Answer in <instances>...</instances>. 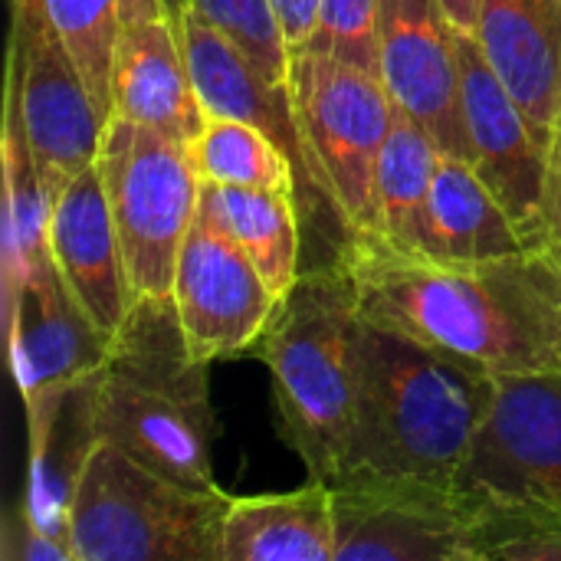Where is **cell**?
<instances>
[{
  "label": "cell",
  "instance_id": "cell-1",
  "mask_svg": "<svg viewBox=\"0 0 561 561\" xmlns=\"http://www.w3.org/2000/svg\"><path fill=\"white\" fill-rule=\"evenodd\" d=\"M365 319L493 375L561 368V256L526 250L444 263L378 237L345 247Z\"/></svg>",
  "mask_w": 561,
  "mask_h": 561
},
{
  "label": "cell",
  "instance_id": "cell-2",
  "mask_svg": "<svg viewBox=\"0 0 561 561\" xmlns=\"http://www.w3.org/2000/svg\"><path fill=\"white\" fill-rule=\"evenodd\" d=\"M493 391V371L362 312L355 431L342 470L457 483Z\"/></svg>",
  "mask_w": 561,
  "mask_h": 561
},
{
  "label": "cell",
  "instance_id": "cell-3",
  "mask_svg": "<svg viewBox=\"0 0 561 561\" xmlns=\"http://www.w3.org/2000/svg\"><path fill=\"white\" fill-rule=\"evenodd\" d=\"M99 440L154 473L217 490L210 365L184 342L171 299H138L95 378Z\"/></svg>",
  "mask_w": 561,
  "mask_h": 561
},
{
  "label": "cell",
  "instance_id": "cell-4",
  "mask_svg": "<svg viewBox=\"0 0 561 561\" xmlns=\"http://www.w3.org/2000/svg\"><path fill=\"white\" fill-rule=\"evenodd\" d=\"M362 299L345 263L302 270L276 322L253 348L273 375L283 444L309 480L332 483L348 457L358 391Z\"/></svg>",
  "mask_w": 561,
  "mask_h": 561
},
{
  "label": "cell",
  "instance_id": "cell-5",
  "mask_svg": "<svg viewBox=\"0 0 561 561\" xmlns=\"http://www.w3.org/2000/svg\"><path fill=\"white\" fill-rule=\"evenodd\" d=\"M230 493L148 470L99 440L69 506L76 561H220Z\"/></svg>",
  "mask_w": 561,
  "mask_h": 561
},
{
  "label": "cell",
  "instance_id": "cell-6",
  "mask_svg": "<svg viewBox=\"0 0 561 561\" xmlns=\"http://www.w3.org/2000/svg\"><path fill=\"white\" fill-rule=\"evenodd\" d=\"M138 299H171L181 243L201 207V178L187 141L122 115L105 118L95 158Z\"/></svg>",
  "mask_w": 561,
  "mask_h": 561
},
{
  "label": "cell",
  "instance_id": "cell-7",
  "mask_svg": "<svg viewBox=\"0 0 561 561\" xmlns=\"http://www.w3.org/2000/svg\"><path fill=\"white\" fill-rule=\"evenodd\" d=\"M178 33L204 112L243 118L263 128L289 158L296 174V207L306 237V270L339 263L345 247L352 243V230L335 187L309 145L289 82H273L230 36H224L194 10L184 13Z\"/></svg>",
  "mask_w": 561,
  "mask_h": 561
},
{
  "label": "cell",
  "instance_id": "cell-8",
  "mask_svg": "<svg viewBox=\"0 0 561 561\" xmlns=\"http://www.w3.org/2000/svg\"><path fill=\"white\" fill-rule=\"evenodd\" d=\"M289 89L309 145L329 174L352 243L375 233V174L394 125V99L371 69L319 49L293 53Z\"/></svg>",
  "mask_w": 561,
  "mask_h": 561
},
{
  "label": "cell",
  "instance_id": "cell-9",
  "mask_svg": "<svg viewBox=\"0 0 561 561\" xmlns=\"http://www.w3.org/2000/svg\"><path fill=\"white\" fill-rule=\"evenodd\" d=\"M7 89L49 201L99 158L105 115L99 112L69 46L43 0H10Z\"/></svg>",
  "mask_w": 561,
  "mask_h": 561
},
{
  "label": "cell",
  "instance_id": "cell-10",
  "mask_svg": "<svg viewBox=\"0 0 561 561\" xmlns=\"http://www.w3.org/2000/svg\"><path fill=\"white\" fill-rule=\"evenodd\" d=\"M329 486L335 561H470L480 500L457 483L342 470Z\"/></svg>",
  "mask_w": 561,
  "mask_h": 561
},
{
  "label": "cell",
  "instance_id": "cell-11",
  "mask_svg": "<svg viewBox=\"0 0 561 561\" xmlns=\"http://www.w3.org/2000/svg\"><path fill=\"white\" fill-rule=\"evenodd\" d=\"M457 486L561 513V368L496 375L490 414Z\"/></svg>",
  "mask_w": 561,
  "mask_h": 561
},
{
  "label": "cell",
  "instance_id": "cell-12",
  "mask_svg": "<svg viewBox=\"0 0 561 561\" xmlns=\"http://www.w3.org/2000/svg\"><path fill=\"white\" fill-rule=\"evenodd\" d=\"M171 302L187 348L207 365L253 355L283 309L243 247L201 207L178 253Z\"/></svg>",
  "mask_w": 561,
  "mask_h": 561
},
{
  "label": "cell",
  "instance_id": "cell-13",
  "mask_svg": "<svg viewBox=\"0 0 561 561\" xmlns=\"http://www.w3.org/2000/svg\"><path fill=\"white\" fill-rule=\"evenodd\" d=\"M463 122L470 161L533 250H552L546 220L549 148L533 131L529 118L486 62L473 33L457 30Z\"/></svg>",
  "mask_w": 561,
  "mask_h": 561
},
{
  "label": "cell",
  "instance_id": "cell-14",
  "mask_svg": "<svg viewBox=\"0 0 561 561\" xmlns=\"http://www.w3.org/2000/svg\"><path fill=\"white\" fill-rule=\"evenodd\" d=\"M378 66L394 105L421 122L444 154L470 161L457 26L440 0H378Z\"/></svg>",
  "mask_w": 561,
  "mask_h": 561
},
{
  "label": "cell",
  "instance_id": "cell-15",
  "mask_svg": "<svg viewBox=\"0 0 561 561\" xmlns=\"http://www.w3.org/2000/svg\"><path fill=\"white\" fill-rule=\"evenodd\" d=\"M3 322L13 381L23 401L95 375L112 348V339L85 316L49 253H43L26 270L16 293L3 299Z\"/></svg>",
  "mask_w": 561,
  "mask_h": 561
},
{
  "label": "cell",
  "instance_id": "cell-16",
  "mask_svg": "<svg viewBox=\"0 0 561 561\" xmlns=\"http://www.w3.org/2000/svg\"><path fill=\"white\" fill-rule=\"evenodd\" d=\"M46 243L59 276L85 316L115 339L135 309V293L95 164L76 174L53 201Z\"/></svg>",
  "mask_w": 561,
  "mask_h": 561
},
{
  "label": "cell",
  "instance_id": "cell-17",
  "mask_svg": "<svg viewBox=\"0 0 561 561\" xmlns=\"http://www.w3.org/2000/svg\"><path fill=\"white\" fill-rule=\"evenodd\" d=\"M112 115L194 141L207 122L184 59L181 33L168 16L125 20L112 56Z\"/></svg>",
  "mask_w": 561,
  "mask_h": 561
},
{
  "label": "cell",
  "instance_id": "cell-18",
  "mask_svg": "<svg viewBox=\"0 0 561 561\" xmlns=\"http://www.w3.org/2000/svg\"><path fill=\"white\" fill-rule=\"evenodd\" d=\"M95 375L49 388L26 404L30 470L23 503L53 539L69 546V506L79 477L99 444L95 424Z\"/></svg>",
  "mask_w": 561,
  "mask_h": 561
},
{
  "label": "cell",
  "instance_id": "cell-19",
  "mask_svg": "<svg viewBox=\"0 0 561 561\" xmlns=\"http://www.w3.org/2000/svg\"><path fill=\"white\" fill-rule=\"evenodd\" d=\"M473 36L549 148L561 108V0H483Z\"/></svg>",
  "mask_w": 561,
  "mask_h": 561
},
{
  "label": "cell",
  "instance_id": "cell-20",
  "mask_svg": "<svg viewBox=\"0 0 561 561\" xmlns=\"http://www.w3.org/2000/svg\"><path fill=\"white\" fill-rule=\"evenodd\" d=\"M220 561H335L332 486L309 480L289 493L230 496Z\"/></svg>",
  "mask_w": 561,
  "mask_h": 561
},
{
  "label": "cell",
  "instance_id": "cell-21",
  "mask_svg": "<svg viewBox=\"0 0 561 561\" xmlns=\"http://www.w3.org/2000/svg\"><path fill=\"white\" fill-rule=\"evenodd\" d=\"M533 250L473 161L444 154L434 174L417 256L444 263L496 260Z\"/></svg>",
  "mask_w": 561,
  "mask_h": 561
},
{
  "label": "cell",
  "instance_id": "cell-22",
  "mask_svg": "<svg viewBox=\"0 0 561 561\" xmlns=\"http://www.w3.org/2000/svg\"><path fill=\"white\" fill-rule=\"evenodd\" d=\"M201 210L253 260L279 302L306 270V237L296 197L270 187H230L201 181Z\"/></svg>",
  "mask_w": 561,
  "mask_h": 561
},
{
  "label": "cell",
  "instance_id": "cell-23",
  "mask_svg": "<svg viewBox=\"0 0 561 561\" xmlns=\"http://www.w3.org/2000/svg\"><path fill=\"white\" fill-rule=\"evenodd\" d=\"M444 151L434 135L408 112H394V125L375 174V233L394 250L417 253L427 217L434 174Z\"/></svg>",
  "mask_w": 561,
  "mask_h": 561
},
{
  "label": "cell",
  "instance_id": "cell-24",
  "mask_svg": "<svg viewBox=\"0 0 561 561\" xmlns=\"http://www.w3.org/2000/svg\"><path fill=\"white\" fill-rule=\"evenodd\" d=\"M0 158H3V299L16 293L26 270L49 253L46 230L53 201L43 187L36 158L30 151L20 112L10 95H3V135H0Z\"/></svg>",
  "mask_w": 561,
  "mask_h": 561
},
{
  "label": "cell",
  "instance_id": "cell-25",
  "mask_svg": "<svg viewBox=\"0 0 561 561\" xmlns=\"http://www.w3.org/2000/svg\"><path fill=\"white\" fill-rule=\"evenodd\" d=\"M194 171L204 184L270 187L296 197V174L279 145L256 125L227 115H207L197 138L187 145Z\"/></svg>",
  "mask_w": 561,
  "mask_h": 561
},
{
  "label": "cell",
  "instance_id": "cell-26",
  "mask_svg": "<svg viewBox=\"0 0 561 561\" xmlns=\"http://www.w3.org/2000/svg\"><path fill=\"white\" fill-rule=\"evenodd\" d=\"M470 561H561V513L477 496Z\"/></svg>",
  "mask_w": 561,
  "mask_h": 561
},
{
  "label": "cell",
  "instance_id": "cell-27",
  "mask_svg": "<svg viewBox=\"0 0 561 561\" xmlns=\"http://www.w3.org/2000/svg\"><path fill=\"white\" fill-rule=\"evenodd\" d=\"M53 26L69 46L99 112L112 115V56L118 39V0H43Z\"/></svg>",
  "mask_w": 561,
  "mask_h": 561
},
{
  "label": "cell",
  "instance_id": "cell-28",
  "mask_svg": "<svg viewBox=\"0 0 561 561\" xmlns=\"http://www.w3.org/2000/svg\"><path fill=\"white\" fill-rule=\"evenodd\" d=\"M191 10L230 36L273 82H289L293 56L270 0H191Z\"/></svg>",
  "mask_w": 561,
  "mask_h": 561
},
{
  "label": "cell",
  "instance_id": "cell-29",
  "mask_svg": "<svg viewBox=\"0 0 561 561\" xmlns=\"http://www.w3.org/2000/svg\"><path fill=\"white\" fill-rule=\"evenodd\" d=\"M306 49H319L371 69L378 66V0H319V23L312 43Z\"/></svg>",
  "mask_w": 561,
  "mask_h": 561
},
{
  "label": "cell",
  "instance_id": "cell-30",
  "mask_svg": "<svg viewBox=\"0 0 561 561\" xmlns=\"http://www.w3.org/2000/svg\"><path fill=\"white\" fill-rule=\"evenodd\" d=\"M0 561H76L72 549L33 519L23 496L10 503L0 519Z\"/></svg>",
  "mask_w": 561,
  "mask_h": 561
},
{
  "label": "cell",
  "instance_id": "cell-31",
  "mask_svg": "<svg viewBox=\"0 0 561 561\" xmlns=\"http://www.w3.org/2000/svg\"><path fill=\"white\" fill-rule=\"evenodd\" d=\"M270 3H273L279 30L286 36L289 56L306 49L312 43L316 23H319V0H270Z\"/></svg>",
  "mask_w": 561,
  "mask_h": 561
},
{
  "label": "cell",
  "instance_id": "cell-32",
  "mask_svg": "<svg viewBox=\"0 0 561 561\" xmlns=\"http://www.w3.org/2000/svg\"><path fill=\"white\" fill-rule=\"evenodd\" d=\"M546 220L552 250L561 256V108L549 138V178H546Z\"/></svg>",
  "mask_w": 561,
  "mask_h": 561
},
{
  "label": "cell",
  "instance_id": "cell-33",
  "mask_svg": "<svg viewBox=\"0 0 561 561\" xmlns=\"http://www.w3.org/2000/svg\"><path fill=\"white\" fill-rule=\"evenodd\" d=\"M480 3L483 0H440V7L447 10L450 23L463 33H473L477 26V16H480Z\"/></svg>",
  "mask_w": 561,
  "mask_h": 561
},
{
  "label": "cell",
  "instance_id": "cell-34",
  "mask_svg": "<svg viewBox=\"0 0 561 561\" xmlns=\"http://www.w3.org/2000/svg\"><path fill=\"white\" fill-rule=\"evenodd\" d=\"M118 16L125 20H141V16H164L161 0H118Z\"/></svg>",
  "mask_w": 561,
  "mask_h": 561
},
{
  "label": "cell",
  "instance_id": "cell-35",
  "mask_svg": "<svg viewBox=\"0 0 561 561\" xmlns=\"http://www.w3.org/2000/svg\"><path fill=\"white\" fill-rule=\"evenodd\" d=\"M161 7H164V16L171 20V26L178 30L181 20H184V13L191 10V0H161Z\"/></svg>",
  "mask_w": 561,
  "mask_h": 561
}]
</instances>
